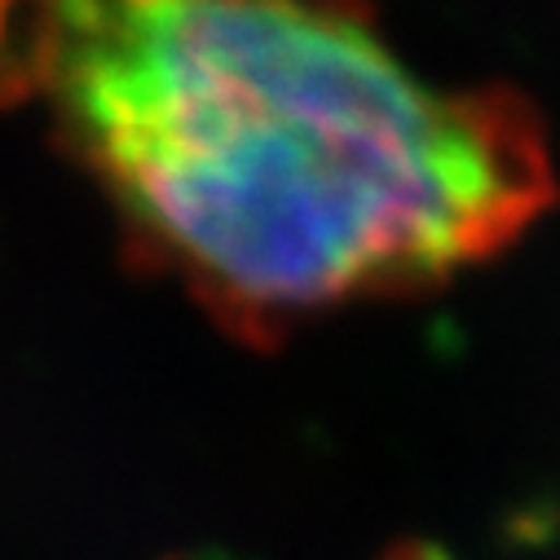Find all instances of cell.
<instances>
[{"mask_svg": "<svg viewBox=\"0 0 560 560\" xmlns=\"http://www.w3.org/2000/svg\"><path fill=\"white\" fill-rule=\"evenodd\" d=\"M0 89L247 340L442 283L556 195L516 93L433 89L345 0H0Z\"/></svg>", "mask_w": 560, "mask_h": 560, "instance_id": "cell-1", "label": "cell"}]
</instances>
